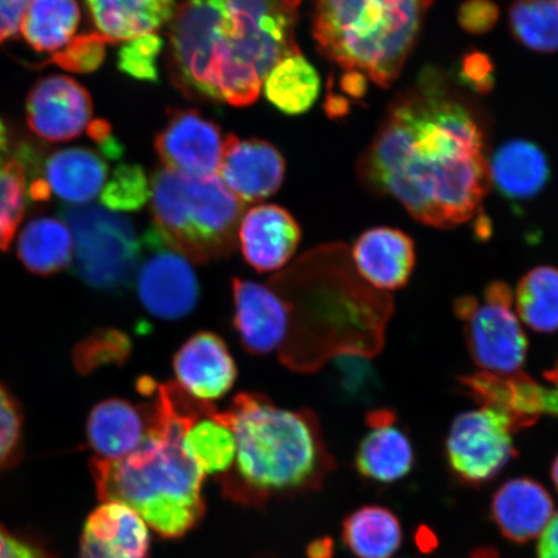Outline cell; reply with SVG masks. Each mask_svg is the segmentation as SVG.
Listing matches in <instances>:
<instances>
[{
  "mask_svg": "<svg viewBox=\"0 0 558 558\" xmlns=\"http://www.w3.org/2000/svg\"><path fill=\"white\" fill-rule=\"evenodd\" d=\"M352 260L357 275L369 288L379 291L400 290L413 275L415 244L400 229H368L354 242Z\"/></svg>",
  "mask_w": 558,
  "mask_h": 558,
  "instance_id": "cell-19",
  "label": "cell"
},
{
  "mask_svg": "<svg viewBox=\"0 0 558 558\" xmlns=\"http://www.w3.org/2000/svg\"><path fill=\"white\" fill-rule=\"evenodd\" d=\"M548 387L525 373L493 375L478 373L460 378L474 401L498 408L514 418L521 429L538 422L542 415L558 417V366L544 373Z\"/></svg>",
  "mask_w": 558,
  "mask_h": 558,
  "instance_id": "cell-12",
  "label": "cell"
},
{
  "mask_svg": "<svg viewBox=\"0 0 558 558\" xmlns=\"http://www.w3.org/2000/svg\"><path fill=\"white\" fill-rule=\"evenodd\" d=\"M494 65L484 52L472 51L460 61L458 78L473 93L487 94L494 87Z\"/></svg>",
  "mask_w": 558,
  "mask_h": 558,
  "instance_id": "cell-39",
  "label": "cell"
},
{
  "mask_svg": "<svg viewBox=\"0 0 558 558\" xmlns=\"http://www.w3.org/2000/svg\"><path fill=\"white\" fill-rule=\"evenodd\" d=\"M509 26L521 45L535 52L558 51V0H514Z\"/></svg>",
  "mask_w": 558,
  "mask_h": 558,
  "instance_id": "cell-33",
  "label": "cell"
},
{
  "mask_svg": "<svg viewBox=\"0 0 558 558\" xmlns=\"http://www.w3.org/2000/svg\"><path fill=\"white\" fill-rule=\"evenodd\" d=\"M73 236L64 221L37 218L27 222L17 242L24 267L37 276H52L73 263Z\"/></svg>",
  "mask_w": 558,
  "mask_h": 558,
  "instance_id": "cell-27",
  "label": "cell"
},
{
  "mask_svg": "<svg viewBox=\"0 0 558 558\" xmlns=\"http://www.w3.org/2000/svg\"><path fill=\"white\" fill-rule=\"evenodd\" d=\"M131 353V340L118 330L95 331L75 347V368L83 375L107 365H122Z\"/></svg>",
  "mask_w": 558,
  "mask_h": 558,
  "instance_id": "cell-35",
  "label": "cell"
},
{
  "mask_svg": "<svg viewBox=\"0 0 558 558\" xmlns=\"http://www.w3.org/2000/svg\"><path fill=\"white\" fill-rule=\"evenodd\" d=\"M492 519L506 539L527 543L538 538L555 515L553 497L538 481H507L494 494Z\"/></svg>",
  "mask_w": 558,
  "mask_h": 558,
  "instance_id": "cell-21",
  "label": "cell"
},
{
  "mask_svg": "<svg viewBox=\"0 0 558 558\" xmlns=\"http://www.w3.org/2000/svg\"><path fill=\"white\" fill-rule=\"evenodd\" d=\"M499 9L492 0H465L460 7V26L470 34H485L498 23Z\"/></svg>",
  "mask_w": 558,
  "mask_h": 558,
  "instance_id": "cell-40",
  "label": "cell"
},
{
  "mask_svg": "<svg viewBox=\"0 0 558 558\" xmlns=\"http://www.w3.org/2000/svg\"><path fill=\"white\" fill-rule=\"evenodd\" d=\"M232 292L233 324L242 347L256 355L279 351L290 330L288 303L281 292L242 278L233 279Z\"/></svg>",
  "mask_w": 558,
  "mask_h": 558,
  "instance_id": "cell-14",
  "label": "cell"
},
{
  "mask_svg": "<svg viewBox=\"0 0 558 558\" xmlns=\"http://www.w3.org/2000/svg\"><path fill=\"white\" fill-rule=\"evenodd\" d=\"M0 558H52L44 548L17 538L0 526Z\"/></svg>",
  "mask_w": 558,
  "mask_h": 558,
  "instance_id": "cell-42",
  "label": "cell"
},
{
  "mask_svg": "<svg viewBox=\"0 0 558 558\" xmlns=\"http://www.w3.org/2000/svg\"><path fill=\"white\" fill-rule=\"evenodd\" d=\"M343 539L360 558H390L401 547L402 527L390 509L362 507L345 519Z\"/></svg>",
  "mask_w": 558,
  "mask_h": 558,
  "instance_id": "cell-30",
  "label": "cell"
},
{
  "mask_svg": "<svg viewBox=\"0 0 558 558\" xmlns=\"http://www.w3.org/2000/svg\"><path fill=\"white\" fill-rule=\"evenodd\" d=\"M519 430L511 415L487 404L458 415L445 445L453 476L471 486L497 477L518 456L512 436Z\"/></svg>",
  "mask_w": 558,
  "mask_h": 558,
  "instance_id": "cell-9",
  "label": "cell"
},
{
  "mask_svg": "<svg viewBox=\"0 0 558 558\" xmlns=\"http://www.w3.org/2000/svg\"><path fill=\"white\" fill-rule=\"evenodd\" d=\"M284 169V159L274 145L257 138L226 137L220 179L243 204L275 194L282 185Z\"/></svg>",
  "mask_w": 558,
  "mask_h": 558,
  "instance_id": "cell-16",
  "label": "cell"
},
{
  "mask_svg": "<svg viewBox=\"0 0 558 558\" xmlns=\"http://www.w3.org/2000/svg\"><path fill=\"white\" fill-rule=\"evenodd\" d=\"M80 21L76 0H32L20 31L33 50L58 53L74 38Z\"/></svg>",
  "mask_w": 558,
  "mask_h": 558,
  "instance_id": "cell-29",
  "label": "cell"
},
{
  "mask_svg": "<svg viewBox=\"0 0 558 558\" xmlns=\"http://www.w3.org/2000/svg\"><path fill=\"white\" fill-rule=\"evenodd\" d=\"M153 403L136 404L109 399L90 411L86 437L95 458L114 460L130 456L143 444L151 425Z\"/></svg>",
  "mask_w": 558,
  "mask_h": 558,
  "instance_id": "cell-23",
  "label": "cell"
},
{
  "mask_svg": "<svg viewBox=\"0 0 558 558\" xmlns=\"http://www.w3.org/2000/svg\"><path fill=\"white\" fill-rule=\"evenodd\" d=\"M178 386L199 401L211 402L233 388L236 366L226 341L209 331L194 333L173 357Z\"/></svg>",
  "mask_w": 558,
  "mask_h": 558,
  "instance_id": "cell-17",
  "label": "cell"
},
{
  "mask_svg": "<svg viewBox=\"0 0 558 558\" xmlns=\"http://www.w3.org/2000/svg\"><path fill=\"white\" fill-rule=\"evenodd\" d=\"M311 558H331L332 557V542L319 541L314 543L310 550Z\"/></svg>",
  "mask_w": 558,
  "mask_h": 558,
  "instance_id": "cell-46",
  "label": "cell"
},
{
  "mask_svg": "<svg viewBox=\"0 0 558 558\" xmlns=\"http://www.w3.org/2000/svg\"><path fill=\"white\" fill-rule=\"evenodd\" d=\"M556 366H558V362H557Z\"/></svg>",
  "mask_w": 558,
  "mask_h": 558,
  "instance_id": "cell-49",
  "label": "cell"
},
{
  "mask_svg": "<svg viewBox=\"0 0 558 558\" xmlns=\"http://www.w3.org/2000/svg\"><path fill=\"white\" fill-rule=\"evenodd\" d=\"M302 0H184L170 26L171 81L192 100L248 107L270 70L300 51Z\"/></svg>",
  "mask_w": 558,
  "mask_h": 558,
  "instance_id": "cell-2",
  "label": "cell"
},
{
  "mask_svg": "<svg viewBox=\"0 0 558 558\" xmlns=\"http://www.w3.org/2000/svg\"><path fill=\"white\" fill-rule=\"evenodd\" d=\"M135 279L140 303L158 319H183L198 304L199 283L191 260L153 226L142 240Z\"/></svg>",
  "mask_w": 558,
  "mask_h": 558,
  "instance_id": "cell-10",
  "label": "cell"
},
{
  "mask_svg": "<svg viewBox=\"0 0 558 558\" xmlns=\"http://www.w3.org/2000/svg\"><path fill=\"white\" fill-rule=\"evenodd\" d=\"M107 41L99 34H82L53 54L51 62L68 72L88 74L102 65L107 54Z\"/></svg>",
  "mask_w": 558,
  "mask_h": 558,
  "instance_id": "cell-38",
  "label": "cell"
},
{
  "mask_svg": "<svg viewBox=\"0 0 558 558\" xmlns=\"http://www.w3.org/2000/svg\"><path fill=\"white\" fill-rule=\"evenodd\" d=\"M151 187L142 166L124 163L117 167L105 183L100 201L113 213H134L150 201Z\"/></svg>",
  "mask_w": 558,
  "mask_h": 558,
  "instance_id": "cell-34",
  "label": "cell"
},
{
  "mask_svg": "<svg viewBox=\"0 0 558 558\" xmlns=\"http://www.w3.org/2000/svg\"><path fill=\"white\" fill-rule=\"evenodd\" d=\"M553 480L558 492V456L556 457L555 462L553 464Z\"/></svg>",
  "mask_w": 558,
  "mask_h": 558,
  "instance_id": "cell-48",
  "label": "cell"
},
{
  "mask_svg": "<svg viewBox=\"0 0 558 558\" xmlns=\"http://www.w3.org/2000/svg\"><path fill=\"white\" fill-rule=\"evenodd\" d=\"M155 227L194 263L221 259L239 241L243 202L218 177L159 170L151 179Z\"/></svg>",
  "mask_w": 558,
  "mask_h": 558,
  "instance_id": "cell-6",
  "label": "cell"
},
{
  "mask_svg": "<svg viewBox=\"0 0 558 558\" xmlns=\"http://www.w3.org/2000/svg\"><path fill=\"white\" fill-rule=\"evenodd\" d=\"M149 543V527L134 509L108 501L86 521L81 558H146Z\"/></svg>",
  "mask_w": 558,
  "mask_h": 558,
  "instance_id": "cell-22",
  "label": "cell"
},
{
  "mask_svg": "<svg viewBox=\"0 0 558 558\" xmlns=\"http://www.w3.org/2000/svg\"><path fill=\"white\" fill-rule=\"evenodd\" d=\"M32 0H0V45L20 31Z\"/></svg>",
  "mask_w": 558,
  "mask_h": 558,
  "instance_id": "cell-41",
  "label": "cell"
},
{
  "mask_svg": "<svg viewBox=\"0 0 558 558\" xmlns=\"http://www.w3.org/2000/svg\"><path fill=\"white\" fill-rule=\"evenodd\" d=\"M538 558H558V513L541 535Z\"/></svg>",
  "mask_w": 558,
  "mask_h": 558,
  "instance_id": "cell-43",
  "label": "cell"
},
{
  "mask_svg": "<svg viewBox=\"0 0 558 558\" xmlns=\"http://www.w3.org/2000/svg\"><path fill=\"white\" fill-rule=\"evenodd\" d=\"M367 435L355 452V469L361 476L379 484H395L413 471L415 451L399 417L392 410L378 409L368 413Z\"/></svg>",
  "mask_w": 558,
  "mask_h": 558,
  "instance_id": "cell-20",
  "label": "cell"
},
{
  "mask_svg": "<svg viewBox=\"0 0 558 558\" xmlns=\"http://www.w3.org/2000/svg\"><path fill=\"white\" fill-rule=\"evenodd\" d=\"M108 180V163L88 148H65L46 159L40 177L29 181V199L59 198L74 207L89 204Z\"/></svg>",
  "mask_w": 558,
  "mask_h": 558,
  "instance_id": "cell-15",
  "label": "cell"
},
{
  "mask_svg": "<svg viewBox=\"0 0 558 558\" xmlns=\"http://www.w3.org/2000/svg\"><path fill=\"white\" fill-rule=\"evenodd\" d=\"M61 218L73 236L75 274L97 290L128 288L142 255V240L132 221L96 206L68 207Z\"/></svg>",
  "mask_w": 558,
  "mask_h": 558,
  "instance_id": "cell-7",
  "label": "cell"
},
{
  "mask_svg": "<svg viewBox=\"0 0 558 558\" xmlns=\"http://www.w3.org/2000/svg\"><path fill=\"white\" fill-rule=\"evenodd\" d=\"M9 130L0 120V253L10 247L29 199V174L20 150L11 153Z\"/></svg>",
  "mask_w": 558,
  "mask_h": 558,
  "instance_id": "cell-31",
  "label": "cell"
},
{
  "mask_svg": "<svg viewBox=\"0 0 558 558\" xmlns=\"http://www.w3.org/2000/svg\"><path fill=\"white\" fill-rule=\"evenodd\" d=\"M367 190L400 202L425 226L476 218L490 187L486 125L435 72L397 96L359 163Z\"/></svg>",
  "mask_w": 558,
  "mask_h": 558,
  "instance_id": "cell-1",
  "label": "cell"
},
{
  "mask_svg": "<svg viewBox=\"0 0 558 558\" xmlns=\"http://www.w3.org/2000/svg\"><path fill=\"white\" fill-rule=\"evenodd\" d=\"M490 183L505 198L523 201L535 197L550 177L546 155L534 143L511 140L488 159Z\"/></svg>",
  "mask_w": 558,
  "mask_h": 558,
  "instance_id": "cell-25",
  "label": "cell"
},
{
  "mask_svg": "<svg viewBox=\"0 0 558 558\" xmlns=\"http://www.w3.org/2000/svg\"><path fill=\"white\" fill-rule=\"evenodd\" d=\"M515 311L536 332L558 331V269L544 265L529 270L515 290Z\"/></svg>",
  "mask_w": 558,
  "mask_h": 558,
  "instance_id": "cell-32",
  "label": "cell"
},
{
  "mask_svg": "<svg viewBox=\"0 0 558 558\" xmlns=\"http://www.w3.org/2000/svg\"><path fill=\"white\" fill-rule=\"evenodd\" d=\"M183 445L205 476H225L235 459V437L211 402L187 424Z\"/></svg>",
  "mask_w": 558,
  "mask_h": 558,
  "instance_id": "cell-26",
  "label": "cell"
},
{
  "mask_svg": "<svg viewBox=\"0 0 558 558\" xmlns=\"http://www.w3.org/2000/svg\"><path fill=\"white\" fill-rule=\"evenodd\" d=\"M220 414L236 445L234 464L221 476L230 499L259 505L314 490L335 466L311 410L281 409L263 395L241 393Z\"/></svg>",
  "mask_w": 558,
  "mask_h": 558,
  "instance_id": "cell-4",
  "label": "cell"
},
{
  "mask_svg": "<svg viewBox=\"0 0 558 558\" xmlns=\"http://www.w3.org/2000/svg\"><path fill=\"white\" fill-rule=\"evenodd\" d=\"M93 118L88 90L65 75L40 80L27 97L26 120L35 135L51 143L82 135Z\"/></svg>",
  "mask_w": 558,
  "mask_h": 558,
  "instance_id": "cell-13",
  "label": "cell"
},
{
  "mask_svg": "<svg viewBox=\"0 0 558 558\" xmlns=\"http://www.w3.org/2000/svg\"><path fill=\"white\" fill-rule=\"evenodd\" d=\"M367 76L360 72H347L340 80V87L344 94L353 99H362L367 90Z\"/></svg>",
  "mask_w": 558,
  "mask_h": 558,
  "instance_id": "cell-44",
  "label": "cell"
},
{
  "mask_svg": "<svg viewBox=\"0 0 558 558\" xmlns=\"http://www.w3.org/2000/svg\"><path fill=\"white\" fill-rule=\"evenodd\" d=\"M96 34L107 44L155 34L177 12L174 0H85Z\"/></svg>",
  "mask_w": 558,
  "mask_h": 558,
  "instance_id": "cell-24",
  "label": "cell"
},
{
  "mask_svg": "<svg viewBox=\"0 0 558 558\" xmlns=\"http://www.w3.org/2000/svg\"><path fill=\"white\" fill-rule=\"evenodd\" d=\"M226 137L218 124L194 109H174L156 137V151L165 169L215 177L220 171Z\"/></svg>",
  "mask_w": 558,
  "mask_h": 558,
  "instance_id": "cell-11",
  "label": "cell"
},
{
  "mask_svg": "<svg viewBox=\"0 0 558 558\" xmlns=\"http://www.w3.org/2000/svg\"><path fill=\"white\" fill-rule=\"evenodd\" d=\"M24 414L15 397L0 383V472L15 464L23 449Z\"/></svg>",
  "mask_w": 558,
  "mask_h": 558,
  "instance_id": "cell-37",
  "label": "cell"
},
{
  "mask_svg": "<svg viewBox=\"0 0 558 558\" xmlns=\"http://www.w3.org/2000/svg\"><path fill=\"white\" fill-rule=\"evenodd\" d=\"M349 110V101L341 95L330 93L326 100V111L331 118L345 116Z\"/></svg>",
  "mask_w": 558,
  "mask_h": 558,
  "instance_id": "cell-45",
  "label": "cell"
},
{
  "mask_svg": "<svg viewBox=\"0 0 558 558\" xmlns=\"http://www.w3.org/2000/svg\"><path fill=\"white\" fill-rule=\"evenodd\" d=\"M470 558H500L497 550L493 548H480L474 550Z\"/></svg>",
  "mask_w": 558,
  "mask_h": 558,
  "instance_id": "cell-47",
  "label": "cell"
},
{
  "mask_svg": "<svg viewBox=\"0 0 558 558\" xmlns=\"http://www.w3.org/2000/svg\"><path fill=\"white\" fill-rule=\"evenodd\" d=\"M165 41L157 34L125 41L118 53V68L131 78L156 83L159 80L158 59Z\"/></svg>",
  "mask_w": 558,
  "mask_h": 558,
  "instance_id": "cell-36",
  "label": "cell"
},
{
  "mask_svg": "<svg viewBox=\"0 0 558 558\" xmlns=\"http://www.w3.org/2000/svg\"><path fill=\"white\" fill-rule=\"evenodd\" d=\"M512 290L505 282L487 286L483 298L456 300L471 357L483 373L513 375L525 365L529 340L513 311Z\"/></svg>",
  "mask_w": 558,
  "mask_h": 558,
  "instance_id": "cell-8",
  "label": "cell"
},
{
  "mask_svg": "<svg viewBox=\"0 0 558 558\" xmlns=\"http://www.w3.org/2000/svg\"><path fill=\"white\" fill-rule=\"evenodd\" d=\"M302 232L292 215L276 205H262L242 216L239 241L244 260L269 274L282 269L296 253Z\"/></svg>",
  "mask_w": 558,
  "mask_h": 558,
  "instance_id": "cell-18",
  "label": "cell"
},
{
  "mask_svg": "<svg viewBox=\"0 0 558 558\" xmlns=\"http://www.w3.org/2000/svg\"><path fill=\"white\" fill-rule=\"evenodd\" d=\"M432 0H313V38L327 59L380 87L399 78Z\"/></svg>",
  "mask_w": 558,
  "mask_h": 558,
  "instance_id": "cell-5",
  "label": "cell"
},
{
  "mask_svg": "<svg viewBox=\"0 0 558 558\" xmlns=\"http://www.w3.org/2000/svg\"><path fill=\"white\" fill-rule=\"evenodd\" d=\"M262 89L283 114L299 116L306 113L318 99L320 80L317 70L298 51L277 62Z\"/></svg>",
  "mask_w": 558,
  "mask_h": 558,
  "instance_id": "cell-28",
  "label": "cell"
},
{
  "mask_svg": "<svg viewBox=\"0 0 558 558\" xmlns=\"http://www.w3.org/2000/svg\"><path fill=\"white\" fill-rule=\"evenodd\" d=\"M148 396L153 417L148 436L130 456L90 460L97 495L134 509L163 538H180L205 514V474L187 456L183 437L209 402L187 395L177 383L157 386Z\"/></svg>",
  "mask_w": 558,
  "mask_h": 558,
  "instance_id": "cell-3",
  "label": "cell"
}]
</instances>
